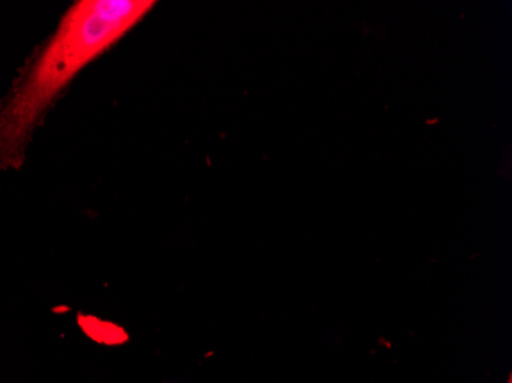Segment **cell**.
Segmentation results:
<instances>
[{"label": "cell", "instance_id": "cell-1", "mask_svg": "<svg viewBox=\"0 0 512 383\" xmlns=\"http://www.w3.org/2000/svg\"><path fill=\"white\" fill-rule=\"evenodd\" d=\"M149 0H79L0 100V171L20 166L46 111L80 71L154 8Z\"/></svg>", "mask_w": 512, "mask_h": 383}]
</instances>
